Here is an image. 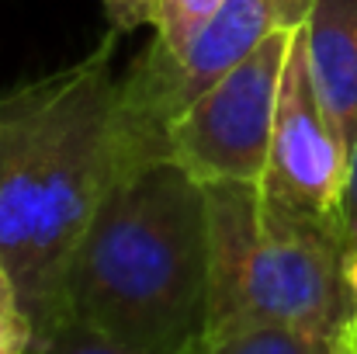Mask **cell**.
<instances>
[{
  "instance_id": "7c38bea8",
  "label": "cell",
  "mask_w": 357,
  "mask_h": 354,
  "mask_svg": "<svg viewBox=\"0 0 357 354\" xmlns=\"http://www.w3.org/2000/svg\"><path fill=\"white\" fill-rule=\"evenodd\" d=\"M101 7H105L108 28L119 31V35H128V31L156 21L160 0H101Z\"/></svg>"
},
{
  "instance_id": "5bb4252c",
  "label": "cell",
  "mask_w": 357,
  "mask_h": 354,
  "mask_svg": "<svg viewBox=\"0 0 357 354\" xmlns=\"http://www.w3.org/2000/svg\"><path fill=\"white\" fill-rule=\"evenodd\" d=\"M354 316H351V320L340 327V334L333 337V351L330 354H357V320Z\"/></svg>"
},
{
  "instance_id": "9a60e30c",
  "label": "cell",
  "mask_w": 357,
  "mask_h": 354,
  "mask_svg": "<svg viewBox=\"0 0 357 354\" xmlns=\"http://www.w3.org/2000/svg\"><path fill=\"white\" fill-rule=\"evenodd\" d=\"M344 278H347L351 295H354V302H357V250H347V257H344Z\"/></svg>"
},
{
  "instance_id": "8fae6325",
  "label": "cell",
  "mask_w": 357,
  "mask_h": 354,
  "mask_svg": "<svg viewBox=\"0 0 357 354\" xmlns=\"http://www.w3.org/2000/svg\"><path fill=\"white\" fill-rule=\"evenodd\" d=\"M35 337L31 316L21 302V292L7 267L0 264V354H28Z\"/></svg>"
},
{
  "instance_id": "5b68a950",
  "label": "cell",
  "mask_w": 357,
  "mask_h": 354,
  "mask_svg": "<svg viewBox=\"0 0 357 354\" xmlns=\"http://www.w3.org/2000/svg\"><path fill=\"white\" fill-rule=\"evenodd\" d=\"M302 28V24H298ZM298 28L264 38L243 63L198 94L167 128V156L202 184H257L267 174L278 94Z\"/></svg>"
},
{
  "instance_id": "277c9868",
  "label": "cell",
  "mask_w": 357,
  "mask_h": 354,
  "mask_svg": "<svg viewBox=\"0 0 357 354\" xmlns=\"http://www.w3.org/2000/svg\"><path fill=\"white\" fill-rule=\"evenodd\" d=\"M312 0H226L219 14L174 56L146 45L119 73L115 94V174L170 160L167 128L198 94L243 63L264 38L298 28Z\"/></svg>"
},
{
  "instance_id": "2e32d148",
  "label": "cell",
  "mask_w": 357,
  "mask_h": 354,
  "mask_svg": "<svg viewBox=\"0 0 357 354\" xmlns=\"http://www.w3.org/2000/svg\"><path fill=\"white\" fill-rule=\"evenodd\" d=\"M354 320H357V316H354Z\"/></svg>"
},
{
  "instance_id": "8992f818",
  "label": "cell",
  "mask_w": 357,
  "mask_h": 354,
  "mask_svg": "<svg viewBox=\"0 0 357 354\" xmlns=\"http://www.w3.org/2000/svg\"><path fill=\"white\" fill-rule=\"evenodd\" d=\"M347 163L351 153L340 142L330 115L323 112V101L312 84L309 56H305V35L298 28L295 49L284 66L281 94H278L271 160L260 184L278 202L309 212L316 219H326L340 230Z\"/></svg>"
},
{
  "instance_id": "3957f363",
  "label": "cell",
  "mask_w": 357,
  "mask_h": 354,
  "mask_svg": "<svg viewBox=\"0 0 357 354\" xmlns=\"http://www.w3.org/2000/svg\"><path fill=\"white\" fill-rule=\"evenodd\" d=\"M205 191L212 236L205 334L278 323L337 337L357 313L340 230L278 202L260 181Z\"/></svg>"
},
{
  "instance_id": "9c48e42d",
  "label": "cell",
  "mask_w": 357,
  "mask_h": 354,
  "mask_svg": "<svg viewBox=\"0 0 357 354\" xmlns=\"http://www.w3.org/2000/svg\"><path fill=\"white\" fill-rule=\"evenodd\" d=\"M28 354H195V351H167V348H146V344H132L112 337L77 316H63L59 323H52L49 330L31 337Z\"/></svg>"
},
{
  "instance_id": "6da1fadb",
  "label": "cell",
  "mask_w": 357,
  "mask_h": 354,
  "mask_svg": "<svg viewBox=\"0 0 357 354\" xmlns=\"http://www.w3.org/2000/svg\"><path fill=\"white\" fill-rule=\"evenodd\" d=\"M119 31L77 63L0 94V264L35 334L59 323L73 250L115 163Z\"/></svg>"
},
{
  "instance_id": "4fadbf2b",
  "label": "cell",
  "mask_w": 357,
  "mask_h": 354,
  "mask_svg": "<svg viewBox=\"0 0 357 354\" xmlns=\"http://www.w3.org/2000/svg\"><path fill=\"white\" fill-rule=\"evenodd\" d=\"M340 236H344L347 250H357V139L351 146V163H347V184H344V205H340Z\"/></svg>"
},
{
  "instance_id": "7a4b0ae2",
  "label": "cell",
  "mask_w": 357,
  "mask_h": 354,
  "mask_svg": "<svg viewBox=\"0 0 357 354\" xmlns=\"http://www.w3.org/2000/svg\"><path fill=\"white\" fill-rule=\"evenodd\" d=\"M208 191L177 160L112 177L80 236L63 313L112 337L195 351L208 330Z\"/></svg>"
},
{
  "instance_id": "30bf717a",
  "label": "cell",
  "mask_w": 357,
  "mask_h": 354,
  "mask_svg": "<svg viewBox=\"0 0 357 354\" xmlns=\"http://www.w3.org/2000/svg\"><path fill=\"white\" fill-rule=\"evenodd\" d=\"M226 0H160L153 21V49L174 56L181 52L222 7Z\"/></svg>"
},
{
  "instance_id": "ba28073f",
  "label": "cell",
  "mask_w": 357,
  "mask_h": 354,
  "mask_svg": "<svg viewBox=\"0 0 357 354\" xmlns=\"http://www.w3.org/2000/svg\"><path fill=\"white\" fill-rule=\"evenodd\" d=\"M333 337L278 327V323H250L233 330L205 334L195 354H330Z\"/></svg>"
},
{
  "instance_id": "52a82bcc",
  "label": "cell",
  "mask_w": 357,
  "mask_h": 354,
  "mask_svg": "<svg viewBox=\"0 0 357 354\" xmlns=\"http://www.w3.org/2000/svg\"><path fill=\"white\" fill-rule=\"evenodd\" d=\"M302 35L323 112L351 153L357 139V0H312Z\"/></svg>"
}]
</instances>
